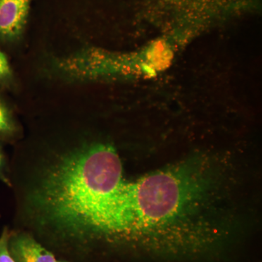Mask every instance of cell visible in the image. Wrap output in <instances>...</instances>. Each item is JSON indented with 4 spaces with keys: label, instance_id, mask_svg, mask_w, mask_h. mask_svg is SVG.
<instances>
[{
    "label": "cell",
    "instance_id": "1",
    "mask_svg": "<svg viewBox=\"0 0 262 262\" xmlns=\"http://www.w3.org/2000/svg\"><path fill=\"white\" fill-rule=\"evenodd\" d=\"M127 183L113 146L84 144L48 169L33 203L62 244L121 253Z\"/></svg>",
    "mask_w": 262,
    "mask_h": 262
},
{
    "label": "cell",
    "instance_id": "2",
    "mask_svg": "<svg viewBox=\"0 0 262 262\" xmlns=\"http://www.w3.org/2000/svg\"><path fill=\"white\" fill-rule=\"evenodd\" d=\"M32 0H0V41L18 42L28 23Z\"/></svg>",
    "mask_w": 262,
    "mask_h": 262
},
{
    "label": "cell",
    "instance_id": "3",
    "mask_svg": "<svg viewBox=\"0 0 262 262\" xmlns=\"http://www.w3.org/2000/svg\"><path fill=\"white\" fill-rule=\"evenodd\" d=\"M8 248L16 262H58L53 253L29 234H10Z\"/></svg>",
    "mask_w": 262,
    "mask_h": 262
},
{
    "label": "cell",
    "instance_id": "4",
    "mask_svg": "<svg viewBox=\"0 0 262 262\" xmlns=\"http://www.w3.org/2000/svg\"><path fill=\"white\" fill-rule=\"evenodd\" d=\"M18 132V125L13 111L0 97V141L11 139Z\"/></svg>",
    "mask_w": 262,
    "mask_h": 262
},
{
    "label": "cell",
    "instance_id": "5",
    "mask_svg": "<svg viewBox=\"0 0 262 262\" xmlns=\"http://www.w3.org/2000/svg\"><path fill=\"white\" fill-rule=\"evenodd\" d=\"M15 75L6 55L0 50V89L13 87Z\"/></svg>",
    "mask_w": 262,
    "mask_h": 262
},
{
    "label": "cell",
    "instance_id": "6",
    "mask_svg": "<svg viewBox=\"0 0 262 262\" xmlns=\"http://www.w3.org/2000/svg\"><path fill=\"white\" fill-rule=\"evenodd\" d=\"M10 234L8 229L5 228L0 234V262H16L10 254L8 248V241Z\"/></svg>",
    "mask_w": 262,
    "mask_h": 262
},
{
    "label": "cell",
    "instance_id": "7",
    "mask_svg": "<svg viewBox=\"0 0 262 262\" xmlns=\"http://www.w3.org/2000/svg\"><path fill=\"white\" fill-rule=\"evenodd\" d=\"M5 156L3 150L0 147V179L3 178V168H4Z\"/></svg>",
    "mask_w": 262,
    "mask_h": 262
},
{
    "label": "cell",
    "instance_id": "8",
    "mask_svg": "<svg viewBox=\"0 0 262 262\" xmlns=\"http://www.w3.org/2000/svg\"><path fill=\"white\" fill-rule=\"evenodd\" d=\"M58 262H67V261H58Z\"/></svg>",
    "mask_w": 262,
    "mask_h": 262
}]
</instances>
